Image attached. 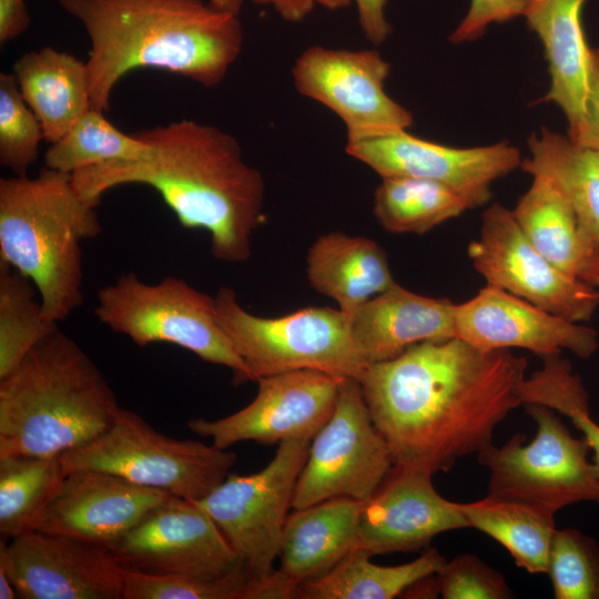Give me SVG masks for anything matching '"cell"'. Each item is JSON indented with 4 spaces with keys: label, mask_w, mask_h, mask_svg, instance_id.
<instances>
[{
    "label": "cell",
    "mask_w": 599,
    "mask_h": 599,
    "mask_svg": "<svg viewBox=\"0 0 599 599\" xmlns=\"http://www.w3.org/2000/svg\"><path fill=\"white\" fill-rule=\"evenodd\" d=\"M526 370L527 359L510 349L454 337L369 364L358 382L394 465L434 475L493 444L497 426L522 405Z\"/></svg>",
    "instance_id": "cell-1"
},
{
    "label": "cell",
    "mask_w": 599,
    "mask_h": 599,
    "mask_svg": "<svg viewBox=\"0 0 599 599\" xmlns=\"http://www.w3.org/2000/svg\"><path fill=\"white\" fill-rule=\"evenodd\" d=\"M149 145L140 160L98 164L71 174L78 193L99 205L109 190L142 184L155 190L184 229L210 235L212 255L242 263L264 220L265 182L235 136L182 119L135 133Z\"/></svg>",
    "instance_id": "cell-2"
},
{
    "label": "cell",
    "mask_w": 599,
    "mask_h": 599,
    "mask_svg": "<svg viewBox=\"0 0 599 599\" xmlns=\"http://www.w3.org/2000/svg\"><path fill=\"white\" fill-rule=\"evenodd\" d=\"M84 28L91 108L110 110L114 87L138 69L165 70L213 88L240 57L238 14L204 0H58Z\"/></svg>",
    "instance_id": "cell-3"
},
{
    "label": "cell",
    "mask_w": 599,
    "mask_h": 599,
    "mask_svg": "<svg viewBox=\"0 0 599 599\" xmlns=\"http://www.w3.org/2000/svg\"><path fill=\"white\" fill-rule=\"evenodd\" d=\"M119 409L94 362L58 329L0 378V458L61 456L104 433Z\"/></svg>",
    "instance_id": "cell-4"
},
{
    "label": "cell",
    "mask_w": 599,
    "mask_h": 599,
    "mask_svg": "<svg viewBox=\"0 0 599 599\" xmlns=\"http://www.w3.org/2000/svg\"><path fill=\"white\" fill-rule=\"evenodd\" d=\"M97 206L78 193L71 174L47 166L34 177L0 180V261L34 284L54 322L82 304L81 242L102 232Z\"/></svg>",
    "instance_id": "cell-5"
},
{
    "label": "cell",
    "mask_w": 599,
    "mask_h": 599,
    "mask_svg": "<svg viewBox=\"0 0 599 599\" xmlns=\"http://www.w3.org/2000/svg\"><path fill=\"white\" fill-rule=\"evenodd\" d=\"M214 298L217 319L245 366L247 382L298 369L359 380L368 366L353 338L351 318L338 307L262 317L247 312L229 286Z\"/></svg>",
    "instance_id": "cell-6"
},
{
    "label": "cell",
    "mask_w": 599,
    "mask_h": 599,
    "mask_svg": "<svg viewBox=\"0 0 599 599\" xmlns=\"http://www.w3.org/2000/svg\"><path fill=\"white\" fill-rule=\"evenodd\" d=\"M94 314L138 346L173 344L230 368L234 385L247 382L245 366L217 319L215 298L182 278L166 276L149 284L134 272L124 273L98 291Z\"/></svg>",
    "instance_id": "cell-7"
},
{
    "label": "cell",
    "mask_w": 599,
    "mask_h": 599,
    "mask_svg": "<svg viewBox=\"0 0 599 599\" xmlns=\"http://www.w3.org/2000/svg\"><path fill=\"white\" fill-rule=\"evenodd\" d=\"M60 460L65 474L101 470L171 496L199 500L229 476L236 455L213 444L169 437L139 414L120 407L104 433L63 453Z\"/></svg>",
    "instance_id": "cell-8"
},
{
    "label": "cell",
    "mask_w": 599,
    "mask_h": 599,
    "mask_svg": "<svg viewBox=\"0 0 599 599\" xmlns=\"http://www.w3.org/2000/svg\"><path fill=\"white\" fill-rule=\"evenodd\" d=\"M525 407L537 425L532 440L515 434L504 445L490 444L477 454L489 470L487 495L555 514L578 501L599 504V474L585 438L572 436L555 410L538 404Z\"/></svg>",
    "instance_id": "cell-9"
},
{
    "label": "cell",
    "mask_w": 599,
    "mask_h": 599,
    "mask_svg": "<svg viewBox=\"0 0 599 599\" xmlns=\"http://www.w3.org/2000/svg\"><path fill=\"white\" fill-rule=\"evenodd\" d=\"M309 445L311 439L284 440L260 471L229 474L205 497L193 500L212 518L243 566L258 579L274 570Z\"/></svg>",
    "instance_id": "cell-10"
},
{
    "label": "cell",
    "mask_w": 599,
    "mask_h": 599,
    "mask_svg": "<svg viewBox=\"0 0 599 599\" xmlns=\"http://www.w3.org/2000/svg\"><path fill=\"white\" fill-rule=\"evenodd\" d=\"M394 466L375 426L359 382L344 378L335 409L311 440L297 478L293 509L334 497L367 499Z\"/></svg>",
    "instance_id": "cell-11"
},
{
    "label": "cell",
    "mask_w": 599,
    "mask_h": 599,
    "mask_svg": "<svg viewBox=\"0 0 599 599\" xmlns=\"http://www.w3.org/2000/svg\"><path fill=\"white\" fill-rule=\"evenodd\" d=\"M390 64L375 49L306 48L292 65L296 91L331 110L344 123L346 140L408 131L409 110L385 90Z\"/></svg>",
    "instance_id": "cell-12"
},
{
    "label": "cell",
    "mask_w": 599,
    "mask_h": 599,
    "mask_svg": "<svg viewBox=\"0 0 599 599\" xmlns=\"http://www.w3.org/2000/svg\"><path fill=\"white\" fill-rule=\"evenodd\" d=\"M468 257L487 285L566 319L583 323L599 307V292L547 260L526 237L511 210L499 203L483 213L479 237Z\"/></svg>",
    "instance_id": "cell-13"
},
{
    "label": "cell",
    "mask_w": 599,
    "mask_h": 599,
    "mask_svg": "<svg viewBox=\"0 0 599 599\" xmlns=\"http://www.w3.org/2000/svg\"><path fill=\"white\" fill-rule=\"evenodd\" d=\"M106 548L122 569L146 575L214 579L243 567L212 518L175 496Z\"/></svg>",
    "instance_id": "cell-14"
},
{
    "label": "cell",
    "mask_w": 599,
    "mask_h": 599,
    "mask_svg": "<svg viewBox=\"0 0 599 599\" xmlns=\"http://www.w3.org/2000/svg\"><path fill=\"white\" fill-rule=\"evenodd\" d=\"M343 379L313 369L261 377L248 405L215 420L192 418L187 428L222 449L245 440L262 445L312 440L333 414Z\"/></svg>",
    "instance_id": "cell-15"
},
{
    "label": "cell",
    "mask_w": 599,
    "mask_h": 599,
    "mask_svg": "<svg viewBox=\"0 0 599 599\" xmlns=\"http://www.w3.org/2000/svg\"><path fill=\"white\" fill-rule=\"evenodd\" d=\"M345 152L380 177L410 176L441 183L465 197L471 210L486 204L493 183L520 167L522 161L519 150L507 141L453 148L408 131L346 140Z\"/></svg>",
    "instance_id": "cell-16"
},
{
    "label": "cell",
    "mask_w": 599,
    "mask_h": 599,
    "mask_svg": "<svg viewBox=\"0 0 599 599\" xmlns=\"http://www.w3.org/2000/svg\"><path fill=\"white\" fill-rule=\"evenodd\" d=\"M0 568L22 599H122L123 573L109 549L29 530L1 541Z\"/></svg>",
    "instance_id": "cell-17"
},
{
    "label": "cell",
    "mask_w": 599,
    "mask_h": 599,
    "mask_svg": "<svg viewBox=\"0 0 599 599\" xmlns=\"http://www.w3.org/2000/svg\"><path fill=\"white\" fill-rule=\"evenodd\" d=\"M433 474L394 465L361 501L357 547L369 557L427 549L443 532L468 528L459 502L438 494Z\"/></svg>",
    "instance_id": "cell-18"
},
{
    "label": "cell",
    "mask_w": 599,
    "mask_h": 599,
    "mask_svg": "<svg viewBox=\"0 0 599 599\" xmlns=\"http://www.w3.org/2000/svg\"><path fill=\"white\" fill-rule=\"evenodd\" d=\"M456 337L484 351L524 348L540 357L569 351L580 358L598 349V333L526 300L487 285L456 304Z\"/></svg>",
    "instance_id": "cell-19"
},
{
    "label": "cell",
    "mask_w": 599,
    "mask_h": 599,
    "mask_svg": "<svg viewBox=\"0 0 599 599\" xmlns=\"http://www.w3.org/2000/svg\"><path fill=\"white\" fill-rule=\"evenodd\" d=\"M171 495L93 469L68 473L33 529L108 547Z\"/></svg>",
    "instance_id": "cell-20"
},
{
    "label": "cell",
    "mask_w": 599,
    "mask_h": 599,
    "mask_svg": "<svg viewBox=\"0 0 599 599\" xmlns=\"http://www.w3.org/2000/svg\"><path fill=\"white\" fill-rule=\"evenodd\" d=\"M359 510L361 501L334 497L288 514L280 568L271 573L281 599L296 598L301 583L325 573L356 549Z\"/></svg>",
    "instance_id": "cell-21"
},
{
    "label": "cell",
    "mask_w": 599,
    "mask_h": 599,
    "mask_svg": "<svg viewBox=\"0 0 599 599\" xmlns=\"http://www.w3.org/2000/svg\"><path fill=\"white\" fill-rule=\"evenodd\" d=\"M456 304L412 292L397 282L351 317L353 338L366 363L397 357L413 345L456 337Z\"/></svg>",
    "instance_id": "cell-22"
},
{
    "label": "cell",
    "mask_w": 599,
    "mask_h": 599,
    "mask_svg": "<svg viewBox=\"0 0 599 599\" xmlns=\"http://www.w3.org/2000/svg\"><path fill=\"white\" fill-rule=\"evenodd\" d=\"M587 0H528V28L540 39L548 62L550 88L539 102H552L568 122V138L580 134L587 95L591 48L581 22Z\"/></svg>",
    "instance_id": "cell-23"
},
{
    "label": "cell",
    "mask_w": 599,
    "mask_h": 599,
    "mask_svg": "<svg viewBox=\"0 0 599 599\" xmlns=\"http://www.w3.org/2000/svg\"><path fill=\"white\" fill-rule=\"evenodd\" d=\"M306 276L317 293L335 301L349 318L396 283L388 256L378 243L338 231L318 236L309 246Z\"/></svg>",
    "instance_id": "cell-24"
},
{
    "label": "cell",
    "mask_w": 599,
    "mask_h": 599,
    "mask_svg": "<svg viewBox=\"0 0 599 599\" xmlns=\"http://www.w3.org/2000/svg\"><path fill=\"white\" fill-rule=\"evenodd\" d=\"M12 73L50 143L61 139L91 108L85 62L68 52L52 47L29 51L14 62Z\"/></svg>",
    "instance_id": "cell-25"
},
{
    "label": "cell",
    "mask_w": 599,
    "mask_h": 599,
    "mask_svg": "<svg viewBox=\"0 0 599 599\" xmlns=\"http://www.w3.org/2000/svg\"><path fill=\"white\" fill-rule=\"evenodd\" d=\"M526 173L550 180L571 205L581 231L599 250V152L576 145L568 136L542 128L528 138Z\"/></svg>",
    "instance_id": "cell-26"
},
{
    "label": "cell",
    "mask_w": 599,
    "mask_h": 599,
    "mask_svg": "<svg viewBox=\"0 0 599 599\" xmlns=\"http://www.w3.org/2000/svg\"><path fill=\"white\" fill-rule=\"evenodd\" d=\"M511 212L526 237L547 260L579 277L595 246L581 231L571 205L550 180L534 175Z\"/></svg>",
    "instance_id": "cell-27"
},
{
    "label": "cell",
    "mask_w": 599,
    "mask_h": 599,
    "mask_svg": "<svg viewBox=\"0 0 599 599\" xmlns=\"http://www.w3.org/2000/svg\"><path fill=\"white\" fill-rule=\"evenodd\" d=\"M355 549L325 573L301 583L300 599H392L417 581L435 575L445 564L436 549H425L413 561L397 566L373 564Z\"/></svg>",
    "instance_id": "cell-28"
},
{
    "label": "cell",
    "mask_w": 599,
    "mask_h": 599,
    "mask_svg": "<svg viewBox=\"0 0 599 599\" xmlns=\"http://www.w3.org/2000/svg\"><path fill=\"white\" fill-rule=\"evenodd\" d=\"M459 507L468 528L498 541L519 568L529 573H547L550 545L557 530L555 512L491 495L459 502Z\"/></svg>",
    "instance_id": "cell-29"
},
{
    "label": "cell",
    "mask_w": 599,
    "mask_h": 599,
    "mask_svg": "<svg viewBox=\"0 0 599 599\" xmlns=\"http://www.w3.org/2000/svg\"><path fill=\"white\" fill-rule=\"evenodd\" d=\"M380 179L373 213L387 232L425 234L471 210L465 197L441 183L410 176Z\"/></svg>",
    "instance_id": "cell-30"
},
{
    "label": "cell",
    "mask_w": 599,
    "mask_h": 599,
    "mask_svg": "<svg viewBox=\"0 0 599 599\" xmlns=\"http://www.w3.org/2000/svg\"><path fill=\"white\" fill-rule=\"evenodd\" d=\"M65 471L60 456L0 458V532L12 539L33 530L61 486Z\"/></svg>",
    "instance_id": "cell-31"
},
{
    "label": "cell",
    "mask_w": 599,
    "mask_h": 599,
    "mask_svg": "<svg viewBox=\"0 0 599 599\" xmlns=\"http://www.w3.org/2000/svg\"><path fill=\"white\" fill-rule=\"evenodd\" d=\"M35 291L26 275L0 261V378L59 329L58 322L45 316Z\"/></svg>",
    "instance_id": "cell-32"
},
{
    "label": "cell",
    "mask_w": 599,
    "mask_h": 599,
    "mask_svg": "<svg viewBox=\"0 0 599 599\" xmlns=\"http://www.w3.org/2000/svg\"><path fill=\"white\" fill-rule=\"evenodd\" d=\"M44 154V166L72 174L79 170L119 161H135L149 152L135 133L114 126L104 112L90 108Z\"/></svg>",
    "instance_id": "cell-33"
},
{
    "label": "cell",
    "mask_w": 599,
    "mask_h": 599,
    "mask_svg": "<svg viewBox=\"0 0 599 599\" xmlns=\"http://www.w3.org/2000/svg\"><path fill=\"white\" fill-rule=\"evenodd\" d=\"M122 599H262L263 579L244 566L214 579L155 576L122 569Z\"/></svg>",
    "instance_id": "cell-34"
},
{
    "label": "cell",
    "mask_w": 599,
    "mask_h": 599,
    "mask_svg": "<svg viewBox=\"0 0 599 599\" xmlns=\"http://www.w3.org/2000/svg\"><path fill=\"white\" fill-rule=\"evenodd\" d=\"M547 573L556 599H599V546L577 529H557Z\"/></svg>",
    "instance_id": "cell-35"
},
{
    "label": "cell",
    "mask_w": 599,
    "mask_h": 599,
    "mask_svg": "<svg viewBox=\"0 0 599 599\" xmlns=\"http://www.w3.org/2000/svg\"><path fill=\"white\" fill-rule=\"evenodd\" d=\"M44 132L21 95L13 73L0 74V164L14 175H27L37 161Z\"/></svg>",
    "instance_id": "cell-36"
},
{
    "label": "cell",
    "mask_w": 599,
    "mask_h": 599,
    "mask_svg": "<svg viewBox=\"0 0 599 599\" xmlns=\"http://www.w3.org/2000/svg\"><path fill=\"white\" fill-rule=\"evenodd\" d=\"M444 599H508L512 592L505 577L471 554L445 561L435 575Z\"/></svg>",
    "instance_id": "cell-37"
},
{
    "label": "cell",
    "mask_w": 599,
    "mask_h": 599,
    "mask_svg": "<svg viewBox=\"0 0 599 599\" xmlns=\"http://www.w3.org/2000/svg\"><path fill=\"white\" fill-rule=\"evenodd\" d=\"M528 0H471L469 9L449 41L460 44L479 39L493 23H505L524 14Z\"/></svg>",
    "instance_id": "cell-38"
},
{
    "label": "cell",
    "mask_w": 599,
    "mask_h": 599,
    "mask_svg": "<svg viewBox=\"0 0 599 599\" xmlns=\"http://www.w3.org/2000/svg\"><path fill=\"white\" fill-rule=\"evenodd\" d=\"M572 143L599 152V48L591 49L583 123Z\"/></svg>",
    "instance_id": "cell-39"
},
{
    "label": "cell",
    "mask_w": 599,
    "mask_h": 599,
    "mask_svg": "<svg viewBox=\"0 0 599 599\" xmlns=\"http://www.w3.org/2000/svg\"><path fill=\"white\" fill-rule=\"evenodd\" d=\"M356 4L359 27L367 41L380 45L392 33L385 17L387 0H353Z\"/></svg>",
    "instance_id": "cell-40"
},
{
    "label": "cell",
    "mask_w": 599,
    "mask_h": 599,
    "mask_svg": "<svg viewBox=\"0 0 599 599\" xmlns=\"http://www.w3.org/2000/svg\"><path fill=\"white\" fill-rule=\"evenodd\" d=\"M257 6L273 8L280 18L286 22L303 21L316 6L335 11L346 8L352 0H251Z\"/></svg>",
    "instance_id": "cell-41"
},
{
    "label": "cell",
    "mask_w": 599,
    "mask_h": 599,
    "mask_svg": "<svg viewBox=\"0 0 599 599\" xmlns=\"http://www.w3.org/2000/svg\"><path fill=\"white\" fill-rule=\"evenodd\" d=\"M31 19L24 0H0L1 45L24 33Z\"/></svg>",
    "instance_id": "cell-42"
},
{
    "label": "cell",
    "mask_w": 599,
    "mask_h": 599,
    "mask_svg": "<svg viewBox=\"0 0 599 599\" xmlns=\"http://www.w3.org/2000/svg\"><path fill=\"white\" fill-rule=\"evenodd\" d=\"M573 426L582 434L593 453L592 463L599 474V425L591 418L589 405H578L564 413Z\"/></svg>",
    "instance_id": "cell-43"
},
{
    "label": "cell",
    "mask_w": 599,
    "mask_h": 599,
    "mask_svg": "<svg viewBox=\"0 0 599 599\" xmlns=\"http://www.w3.org/2000/svg\"><path fill=\"white\" fill-rule=\"evenodd\" d=\"M579 277L599 292V250L593 247L589 254Z\"/></svg>",
    "instance_id": "cell-44"
},
{
    "label": "cell",
    "mask_w": 599,
    "mask_h": 599,
    "mask_svg": "<svg viewBox=\"0 0 599 599\" xmlns=\"http://www.w3.org/2000/svg\"><path fill=\"white\" fill-rule=\"evenodd\" d=\"M18 598L16 588L7 572L0 568V599Z\"/></svg>",
    "instance_id": "cell-45"
},
{
    "label": "cell",
    "mask_w": 599,
    "mask_h": 599,
    "mask_svg": "<svg viewBox=\"0 0 599 599\" xmlns=\"http://www.w3.org/2000/svg\"><path fill=\"white\" fill-rule=\"evenodd\" d=\"M207 1L214 8L238 14L244 0H207Z\"/></svg>",
    "instance_id": "cell-46"
}]
</instances>
